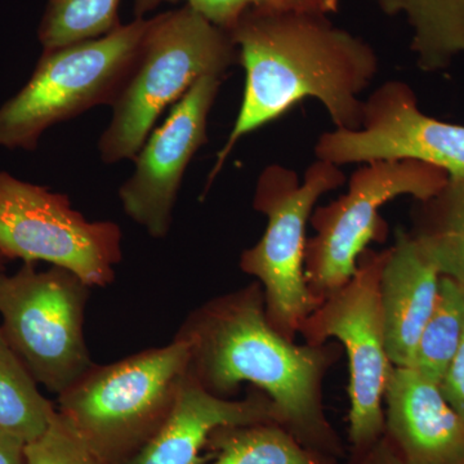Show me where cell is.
Here are the masks:
<instances>
[{
  "instance_id": "obj_1",
  "label": "cell",
  "mask_w": 464,
  "mask_h": 464,
  "mask_svg": "<svg viewBox=\"0 0 464 464\" xmlns=\"http://www.w3.org/2000/svg\"><path fill=\"white\" fill-rule=\"evenodd\" d=\"M246 72L239 114L217 154L206 191L246 134L288 114L306 99L322 102L335 128L357 130L360 94L378 72L369 43L335 26L323 12L249 9L230 30Z\"/></svg>"
},
{
  "instance_id": "obj_2",
  "label": "cell",
  "mask_w": 464,
  "mask_h": 464,
  "mask_svg": "<svg viewBox=\"0 0 464 464\" xmlns=\"http://www.w3.org/2000/svg\"><path fill=\"white\" fill-rule=\"evenodd\" d=\"M176 337L190 347L188 373L209 392L227 398L241 384H253L295 438L329 435L324 381L340 359V344H298L284 337L268 322L258 282L201 304Z\"/></svg>"
},
{
  "instance_id": "obj_3",
  "label": "cell",
  "mask_w": 464,
  "mask_h": 464,
  "mask_svg": "<svg viewBox=\"0 0 464 464\" xmlns=\"http://www.w3.org/2000/svg\"><path fill=\"white\" fill-rule=\"evenodd\" d=\"M235 63L237 48L230 33L188 5L150 18L139 56L101 134V160H133L168 106L203 76H225Z\"/></svg>"
},
{
  "instance_id": "obj_4",
  "label": "cell",
  "mask_w": 464,
  "mask_h": 464,
  "mask_svg": "<svg viewBox=\"0 0 464 464\" xmlns=\"http://www.w3.org/2000/svg\"><path fill=\"white\" fill-rule=\"evenodd\" d=\"M190 364L174 337L111 362L93 364L58 395L57 411L108 464H128L169 417Z\"/></svg>"
},
{
  "instance_id": "obj_5",
  "label": "cell",
  "mask_w": 464,
  "mask_h": 464,
  "mask_svg": "<svg viewBox=\"0 0 464 464\" xmlns=\"http://www.w3.org/2000/svg\"><path fill=\"white\" fill-rule=\"evenodd\" d=\"M150 18L114 32L43 51L32 78L0 106V148L34 150L45 130L114 103L139 56Z\"/></svg>"
},
{
  "instance_id": "obj_6",
  "label": "cell",
  "mask_w": 464,
  "mask_h": 464,
  "mask_svg": "<svg viewBox=\"0 0 464 464\" xmlns=\"http://www.w3.org/2000/svg\"><path fill=\"white\" fill-rule=\"evenodd\" d=\"M344 182L340 167L317 159L302 182L295 170L280 164L259 174L253 208L267 218V226L258 243L241 253L240 268L261 284L268 322L290 341L322 302L304 277L307 225L317 200Z\"/></svg>"
},
{
  "instance_id": "obj_7",
  "label": "cell",
  "mask_w": 464,
  "mask_h": 464,
  "mask_svg": "<svg viewBox=\"0 0 464 464\" xmlns=\"http://www.w3.org/2000/svg\"><path fill=\"white\" fill-rule=\"evenodd\" d=\"M91 286L65 268L24 262L0 274L3 337L36 383L60 395L94 364L84 337Z\"/></svg>"
},
{
  "instance_id": "obj_8",
  "label": "cell",
  "mask_w": 464,
  "mask_h": 464,
  "mask_svg": "<svg viewBox=\"0 0 464 464\" xmlns=\"http://www.w3.org/2000/svg\"><path fill=\"white\" fill-rule=\"evenodd\" d=\"M445 170L415 160H380L357 168L346 194L315 208L310 224L315 235L307 239L304 277L320 301L355 274L357 262L371 243H383L389 225L382 207L400 197L422 201L441 190Z\"/></svg>"
},
{
  "instance_id": "obj_9",
  "label": "cell",
  "mask_w": 464,
  "mask_h": 464,
  "mask_svg": "<svg viewBox=\"0 0 464 464\" xmlns=\"http://www.w3.org/2000/svg\"><path fill=\"white\" fill-rule=\"evenodd\" d=\"M386 257L387 249H366L355 274L324 297L298 329L304 343L319 346L334 340L346 353L350 439L360 449L374 444L386 429L384 392L393 371L387 353L380 290Z\"/></svg>"
},
{
  "instance_id": "obj_10",
  "label": "cell",
  "mask_w": 464,
  "mask_h": 464,
  "mask_svg": "<svg viewBox=\"0 0 464 464\" xmlns=\"http://www.w3.org/2000/svg\"><path fill=\"white\" fill-rule=\"evenodd\" d=\"M121 234L111 221H87L69 197L0 170V256L48 262L91 288L115 280L123 259Z\"/></svg>"
},
{
  "instance_id": "obj_11",
  "label": "cell",
  "mask_w": 464,
  "mask_h": 464,
  "mask_svg": "<svg viewBox=\"0 0 464 464\" xmlns=\"http://www.w3.org/2000/svg\"><path fill=\"white\" fill-rule=\"evenodd\" d=\"M315 154L337 167L415 160L464 177V125L427 115L411 85L389 81L364 101L360 128L322 134Z\"/></svg>"
},
{
  "instance_id": "obj_12",
  "label": "cell",
  "mask_w": 464,
  "mask_h": 464,
  "mask_svg": "<svg viewBox=\"0 0 464 464\" xmlns=\"http://www.w3.org/2000/svg\"><path fill=\"white\" fill-rule=\"evenodd\" d=\"M225 76L206 75L174 103L133 159V173L119 188L125 215L154 239H164L186 169L208 142V118Z\"/></svg>"
},
{
  "instance_id": "obj_13",
  "label": "cell",
  "mask_w": 464,
  "mask_h": 464,
  "mask_svg": "<svg viewBox=\"0 0 464 464\" xmlns=\"http://www.w3.org/2000/svg\"><path fill=\"white\" fill-rule=\"evenodd\" d=\"M384 405V423L405 464H464V418L438 382L393 366Z\"/></svg>"
},
{
  "instance_id": "obj_14",
  "label": "cell",
  "mask_w": 464,
  "mask_h": 464,
  "mask_svg": "<svg viewBox=\"0 0 464 464\" xmlns=\"http://www.w3.org/2000/svg\"><path fill=\"white\" fill-rule=\"evenodd\" d=\"M280 423L276 409L261 391L241 400L221 398L188 372L169 417L128 464H207L210 436L219 427Z\"/></svg>"
},
{
  "instance_id": "obj_15",
  "label": "cell",
  "mask_w": 464,
  "mask_h": 464,
  "mask_svg": "<svg viewBox=\"0 0 464 464\" xmlns=\"http://www.w3.org/2000/svg\"><path fill=\"white\" fill-rule=\"evenodd\" d=\"M441 274L399 228L381 274L386 347L393 366H411L414 350L438 298Z\"/></svg>"
},
{
  "instance_id": "obj_16",
  "label": "cell",
  "mask_w": 464,
  "mask_h": 464,
  "mask_svg": "<svg viewBox=\"0 0 464 464\" xmlns=\"http://www.w3.org/2000/svg\"><path fill=\"white\" fill-rule=\"evenodd\" d=\"M389 16L405 14L411 50L426 72L447 70L464 54V0H371Z\"/></svg>"
},
{
  "instance_id": "obj_17",
  "label": "cell",
  "mask_w": 464,
  "mask_h": 464,
  "mask_svg": "<svg viewBox=\"0 0 464 464\" xmlns=\"http://www.w3.org/2000/svg\"><path fill=\"white\" fill-rule=\"evenodd\" d=\"M408 231L441 276L464 286V177H449L441 190L415 201Z\"/></svg>"
},
{
  "instance_id": "obj_18",
  "label": "cell",
  "mask_w": 464,
  "mask_h": 464,
  "mask_svg": "<svg viewBox=\"0 0 464 464\" xmlns=\"http://www.w3.org/2000/svg\"><path fill=\"white\" fill-rule=\"evenodd\" d=\"M207 449V464H322L279 423L219 427Z\"/></svg>"
},
{
  "instance_id": "obj_19",
  "label": "cell",
  "mask_w": 464,
  "mask_h": 464,
  "mask_svg": "<svg viewBox=\"0 0 464 464\" xmlns=\"http://www.w3.org/2000/svg\"><path fill=\"white\" fill-rule=\"evenodd\" d=\"M56 411L0 332V433L27 444L44 433Z\"/></svg>"
},
{
  "instance_id": "obj_20",
  "label": "cell",
  "mask_w": 464,
  "mask_h": 464,
  "mask_svg": "<svg viewBox=\"0 0 464 464\" xmlns=\"http://www.w3.org/2000/svg\"><path fill=\"white\" fill-rule=\"evenodd\" d=\"M464 333V286L450 277L440 279L438 298L427 320L411 368L441 383Z\"/></svg>"
},
{
  "instance_id": "obj_21",
  "label": "cell",
  "mask_w": 464,
  "mask_h": 464,
  "mask_svg": "<svg viewBox=\"0 0 464 464\" xmlns=\"http://www.w3.org/2000/svg\"><path fill=\"white\" fill-rule=\"evenodd\" d=\"M121 0H48L38 27L43 51L100 38L123 25Z\"/></svg>"
},
{
  "instance_id": "obj_22",
  "label": "cell",
  "mask_w": 464,
  "mask_h": 464,
  "mask_svg": "<svg viewBox=\"0 0 464 464\" xmlns=\"http://www.w3.org/2000/svg\"><path fill=\"white\" fill-rule=\"evenodd\" d=\"M185 2V5L207 18L213 25L230 32L239 18L249 9L259 11L323 12L322 0H134V18L146 14L167 3Z\"/></svg>"
},
{
  "instance_id": "obj_23",
  "label": "cell",
  "mask_w": 464,
  "mask_h": 464,
  "mask_svg": "<svg viewBox=\"0 0 464 464\" xmlns=\"http://www.w3.org/2000/svg\"><path fill=\"white\" fill-rule=\"evenodd\" d=\"M25 464H108L56 411L43 435L24 448Z\"/></svg>"
},
{
  "instance_id": "obj_24",
  "label": "cell",
  "mask_w": 464,
  "mask_h": 464,
  "mask_svg": "<svg viewBox=\"0 0 464 464\" xmlns=\"http://www.w3.org/2000/svg\"><path fill=\"white\" fill-rule=\"evenodd\" d=\"M440 386L449 404L464 418V333L456 356L451 360Z\"/></svg>"
},
{
  "instance_id": "obj_25",
  "label": "cell",
  "mask_w": 464,
  "mask_h": 464,
  "mask_svg": "<svg viewBox=\"0 0 464 464\" xmlns=\"http://www.w3.org/2000/svg\"><path fill=\"white\" fill-rule=\"evenodd\" d=\"M24 448L21 440L0 433V464H25Z\"/></svg>"
},
{
  "instance_id": "obj_26",
  "label": "cell",
  "mask_w": 464,
  "mask_h": 464,
  "mask_svg": "<svg viewBox=\"0 0 464 464\" xmlns=\"http://www.w3.org/2000/svg\"><path fill=\"white\" fill-rule=\"evenodd\" d=\"M324 11L326 14H335L340 8V0H322Z\"/></svg>"
},
{
  "instance_id": "obj_27",
  "label": "cell",
  "mask_w": 464,
  "mask_h": 464,
  "mask_svg": "<svg viewBox=\"0 0 464 464\" xmlns=\"http://www.w3.org/2000/svg\"><path fill=\"white\" fill-rule=\"evenodd\" d=\"M5 258H3L2 256H0V274L5 273Z\"/></svg>"
},
{
  "instance_id": "obj_28",
  "label": "cell",
  "mask_w": 464,
  "mask_h": 464,
  "mask_svg": "<svg viewBox=\"0 0 464 464\" xmlns=\"http://www.w3.org/2000/svg\"><path fill=\"white\" fill-rule=\"evenodd\" d=\"M386 464H405V463H404V460H402V459H398V458H392V460H391V462L386 463Z\"/></svg>"
}]
</instances>
